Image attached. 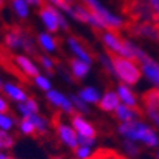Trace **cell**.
<instances>
[{
	"mask_svg": "<svg viewBox=\"0 0 159 159\" xmlns=\"http://www.w3.org/2000/svg\"><path fill=\"white\" fill-rule=\"evenodd\" d=\"M37 64H39L41 73L47 74L50 77H53L57 73V63H56V60L53 58V56H50V54L39 53V56H37Z\"/></svg>",
	"mask_w": 159,
	"mask_h": 159,
	"instance_id": "cell-20",
	"label": "cell"
},
{
	"mask_svg": "<svg viewBox=\"0 0 159 159\" xmlns=\"http://www.w3.org/2000/svg\"><path fill=\"white\" fill-rule=\"evenodd\" d=\"M19 119L10 112H0V131H6V132H13L17 128Z\"/></svg>",
	"mask_w": 159,
	"mask_h": 159,
	"instance_id": "cell-26",
	"label": "cell"
},
{
	"mask_svg": "<svg viewBox=\"0 0 159 159\" xmlns=\"http://www.w3.org/2000/svg\"><path fill=\"white\" fill-rule=\"evenodd\" d=\"M54 132H56L58 142L63 146H66L67 149L74 151L78 146V135H77V132L74 131V128L70 122L58 119L54 124Z\"/></svg>",
	"mask_w": 159,
	"mask_h": 159,
	"instance_id": "cell-9",
	"label": "cell"
},
{
	"mask_svg": "<svg viewBox=\"0 0 159 159\" xmlns=\"http://www.w3.org/2000/svg\"><path fill=\"white\" fill-rule=\"evenodd\" d=\"M116 131H118L119 135L124 136L128 141L142 142L143 145L151 146V148H156L159 143V139L156 136L155 131L152 128H149L148 125H145L143 122H139V121L119 124Z\"/></svg>",
	"mask_w": 159,
	"mask_h": 159,
	"instance_id": "cell-3",
	"label": "cell"
},
{
	"mask_svg": "<svg viewBox=\"0 0 159 159\" xmlns=\"http://www.w3.org/2000/svg\"><path fill=\"white\" fill-rule=\"evenodd\" d=\"M66 44H67V48H68L70 54L73 56V58H78V60H81V61L93 64L94 58H93V56H91V53H89L88 50H87V47L84 46L77 37L68 36L66 39Z\"/></svg>",
	"mask_w": 159,
	"mask_h": 159,
	"instance_id": "cell-14",
	"label": "cell"
},
{
	"mask_svg": "<svg viewBox=\"0 0 159 159\" xmlns=\"http://www.w3.org/2000/svg\"><path fill=\"white\" fill-rule=\"evenodd\" d=\"M135 61L139 64L142 73L159 88V64L155 60L151 58L148 54L143 53L138 46L135 48Z\"/></svg>",
	"mask_w": 159,
	"mask_h": 159,
	"instance_id": "cell-10",
	"label": "cell"
},
{
	"mask_svg": "<svg viewBox=\"0 0 159 159\" xmlns=\"http://www.w3.org/2000/svg\"><path fill=\"white\" fill-rule=\"evenodd\" d=\"M36 43H37V48L41 50V53L44 54H50L51 56V54L57 53V50H58V40H57V37L54 34L46 31V30L37 33Z\"/></svg>",
	"mask_w": 159,
	"mask_h": 159,
	"instance_id": "cell-15",
	"label": "cell"
},
{
	"mask_svg": "<svg viewBox=\"0 0 159 159\" xmlns=\"http://www.w3.org/2000/svg\"><path fill=\"white\" fill-rule=\"evenodd\" d=\"M4 3H6V0H0V9L4 6Z\"/></svg>",
	"mask_w": 159,
	"mask_h": 159,
	"instance_id": "cell-39",
	"label": "cell"
},
{
	"mask_svg": "<svg viewBox=\"0 0 159 159\" xmlns=\"http://www.w3.org/2000/svg\"><path fill=\"white\" fill-rule=\"evenodd\" d=\"M128 33L136 37H143L159 43V23H131L128 21L125 26Z\"/></svg>",
	"mask_w": 159,
	"mask_h": 159,
	"instance_id": "cell-11",
	"label": "cell"
},
{
	"mask_svg": "<svg viewBox=\"0 0 159 159\" xmlns=\"http://www.w3.org/2000/svg\"><path fill=\"white\" fill-rule=\"evenodd\" d=\"M16 112L19 118H30V116L40 114V104L36 98L29 97L26 101L16 105Z\"/></svg>",
	"mask_w": 159,
	"mask_h": 159,
	"instance_id": "cell-17",
	"label": "cell"
},
{
	"mask_svg": "<svg viewBox=\"0 0 159 159\" xmlns=\"http://www.w3.org/2000/svg\"><path fill=\"white\" fill-rule=\"evenodd\" d=\"M67 68H68L70 74L73 75V78L75 80V81H81V80L87 78V75L89 74V71H91V64L71 57L68 61V67H67Z\"/></svg>",
	"mask_w": 159,
	"mask_h": 159,
	"instance_id": "cell-16",
	"label": "cell"
},
{
	"mask_svg": "<svg viewBox=\"0 0 159 159\" xmlns=\"http://www.w3.org/2000/svg\"><path fill=\"white\" fill-rule=\"evenodd\" d=\"M39 19L44 30L51 34H56L58 31H68L70 29L68 17L48 3L39 9Z\"/></svg>",
	"mask_w": 159,
	"mask_h": 159,
	"instance_id": "cell-5",
	"label": "cell"
},
{
	"mask_svg": "<svg viewBox=\"0 0 159 159\" xmlns=\"http://www.w3.org/2000/svg\"><path fill=\"white\" fill-rule=\"evenodd\" d=\"M156 156H158V159H159V152H158V153H156Z\"/></svg>",
	"mask_w": 159,
	"mask_h": 159,
	"instance_id": "cell-42",
	"label": "cell"
},
{
	"mask_svg": "<svg viewBox=\"0 0 159 159\" xmlns=\"http://www.w3.org/2000/svg\"><path fill=\"white\" fill-rule=\"evenodd\" d=\"M124 159H125V158H124Z\"/></svg>",
	"mask_w": 159,
	"mask_h": 159,
	"instance_id": "cell-43",
	"label": "cell"
},
{
	"mask_svg": "<svg viewBox=\"0 0 159 159\" xmlns=\"http://www.w3.org/2000/svg\"><path fill=\"white\" fill-rule=\"evenodd\" d=\"M73 152H74V159H93L94 158V152L91 146L78 145Z\"/></svg>",
	"mask_w": 159,
	"mask_h": 159,
	"instance_id": "cell-31",
	"label": "cell"
},
{
	"mask_svg": "<svg viewBox=\"0 0 159 159\" xmlns=\"http://www.w3.org/2000/svg\"><path fill=\"white\" fill-rule=\"evenodd\" d=\"M70 99H71V102H73V107H74V111L77 114H81V115H87L89 111V105H87L84 102L83 99L80 98L77 94H70Z\"/></svg>",
	"mask_w": 159,
	"mask_h": 159,
	"instance_id": "cell-30",
	"label": "cell"
},
{
	"mask_svg": "<svg viewBox=\"0 0 159 159\" xmlns=\"http://www.w3.org/2000/svg\"><path fill=\"white\" fill-rule=\"evenodd\" d=\"M30 119L33 121L37 135L44 136V135H47V134L51 131V126H53V124H51V121H50L47 116L41 115V114H36V115L30 116Z\"/></svg>",
	"mask_w": 159,
	"mask_h": 159,
	"instance_id": "cell-24",
	"label": "cell"
},
{
	"mask_svg": "<svg viewBox=\"0 0 159 159\" xmlns=\"http://www.w3.org/2000/svg\"><path fill=\"white\" fill-rule=\"evenodd\" d=\"M16 129L19 131L20 135H23V136L36 135V128H34V124L30 118H19V122H17Z\"/></svg>",
	"mask_w": 159,
	"mask_h": 159,
	"instance_id": "cell-29",
	"label": "cell"
},
{
	"mask_svg": "<svg viewBox=\"0 0 159 159\" xmlns=\"http://www.w3.org/2000/svg\"><path fill=\"white\" fill-rule=\"evenodd\" d=\"M44 98H46V102L48 104L51 108L56 109V111H60L63 115L71 116L75 114L73 102H71V99H70V95L64 94L63 91H60V89H57V88L50 89L48 93L44 94Z\"/></svg>",
	"mask_w": 159,
	"mask_h": 159,
	"instance_id": "cell-8",
	"label": "cell"
},
{
	"mask_svg": "<svg viewBox=\"0 0 159 159\" xmlns=\"http://www.w3.org/2000/svg\"><path fill=\"white\" fill-rule=\"evenodd\" d=\"M58 74H60V77H63V80H66L67 83H73L74 81L73 75L70 74V71H68L67 67H61V68H58Z\"/></svg>",
	"mask_w": 159,
	"mask_h": 159,
	"instance_id": "cell-34",
	"label": "cell"
},
{
	"mask_svg": "<svg viewBox=\"0 0 159 159\" xmlns=\"http://www.w3.org/2000/svg\"><path fill=\"white\" fill-rule=\"evenodd\" d=\"M109 56H111L114 66V77L119 80L121 84H125L128 87L138 84V81L142 77V70L136 61L121 56H115V54H109Z\"/></svg>",
	"mask_w": 159,
	"mask_h": 159,
	"instance_id": "cell-4",
	"label": "cell"
},
{
	"mask_svg": "<svg viewBox=\"0 0 159 159\" xmlns=\"http://www.w3.org/2000/svg\"><path fill=\"white\" fill-rule=\"evenodd\" d=\"M33 84H34V87H36L37 89L43 91L44 94L48 93L50 89L54 88L53 83H51V77L47 75V74H44V73L37 74V75L33 78Z\"/></svg>",
	"mask_w": 159,
	"mask_h": 159,
	"instance_id": "cell-27",
	"label": "cell"
},
{
	"mask_svg": "<svg viewBox=\"0 0 159 159\" xmlns=\"http://www.w3.org/2000/svg\"><path fill=\"white\" fill-rule=\"evenodd\" d=\"M3 44L7 50L16 51V54L21 53L27 56H39L36 37L20 27L7 30L3 36Z\"/></svg>",
	"mask_w": 159,
	"mask_h": 159,
	"instance_id": "cell-1",
	"label": "cell"
},
{
	"mask_svg": "<svg viewBox=\"0 0 159 159\" xmlns=\"http://www.w3.org/2000/svg\"><path fill=\"white\" fill-rule=\"evenodd\" d=\"M126 21L131 23H158L146 0H128L125 4Z\"/></svg>",
	"mask_w": 159,
	"mask_h": 159,
	"instance_id": "cell-6",
	"label": "cell"
},
{
	"mask_svg": "<svg viewBox=\"0 0 159 159\" xmlns=\"http://www.w3.org/2000/svg\"><path fill=\"white\" fill-rule=\"evenodd\" d=\"M0 159H17L13 155H10L9 152H0Z\"/></svg>",
	"mask_w": 159,
	"mask_h": 159,
	"instance_id": "cell-38",
	"label": "cell"
},
{
	"mask_svg": "<svg viewBox=\"0 0 159 159\" xmlns=\"http://www.w3.org/2000/svg\"><path fill=\"white\" fill-rule=\"evenodd\" d=\"M0 93L9 99V102L11 101L14 105L26 101V99L30 97L29 94H27L26 88H24L23 85H20V84L14 83V81H4L3 87L0 89Z\"/></svg>",
	"mask_w": 159,
	"mask_h": 159,
	"instance_id": "cell-13",
	"label": "cell"
},
{
	"mask_svg": "<svg viewBox=\"0 0 159 159\" xmlns=\"http://www.w3.org/2000/svg\"><path fill=\"white\" fill-rule=\"evenodd\" d=\"M16 145V135L13 132L0 131V152H9Z\"/></svg>",
	"mask_w": 159,
	"mask_h": 159,
	"instance_id": "cell-28",
	"label": "cell"
},
{
	"mask_svg": "<svg viewBox=\"0 0 159 159\" xmlns=\"http://www.w3.org/2000/svg\"><path fill=\"white\" fill-rule=\"evenodd\" d=\"M30 7H34V9H40V7H43L46 4L44 0H24Z\"/></svg>",
	"mask_w": 159,
	"mask_h": 159,
	"instance_id": "cell-37",
	"label": "cell"
},
{
	"mask_svg": "<svg viewBox=\"0 0 159 159\" xmlns=\"http://www.w3.org/2000/svg\"><path fill=\"white\" fill-rule=\"evenodd\" d=\"M142 102L146 109L159 111V88H151L142 94Z\"/></svg>",
	"mask_w": 159,
	"mask_h": 159,
	"instance_id": "cell-25",
	"label": "cell"
},
{
	"mask_svg": "<svg viewBox=\"0 0 159 159\" xmlns=\"http://www.w3.org/2000/svg\"><path fill=\"white\" fill-rule=\"evenodd\" d=\"M3 83H4V81H3V78L0 77V89H2V87H3Z\"/></svg>",
	"mask_w": 159,
	"mask_h": 159,
	"instance_id": "cell-40",
	"label": "cell"
},
{
	"mask_svg": "<svg viewBox=\"0 0 159 159\" xmlns=\"http://www.w3.org/2000/svg\"><path fill=\"white\" fill-rule=\"evenodd\" d=\"M10 9L13 11V14L17 17L19 20L24 21L30 17V13H31V7L24 2V0H10L9 2Z\"/></svg>",
	"mask_w": 159,
	"mask_h": 159,
	"instance_id": "cell-23",
	"label": "cell"
},
{
	"mask_svg": "<svg viewBox=\"0 0 159 159\" xmlns=\"http://www.w3.org/2000/svg\"><path fill=\"white\" fill-rule=\"evenodd\" d=\"M54 159H66V158H64V156H56ZM73 159H74V158H73Z\"/></svg>",
	"mask_w": 159,
	"mask_h": 159,
	"instance_id": "cell-41",
	"label": "cell"
},
{
	"mask_svg": "<svg viewBox=\"0 0 159 159\" xmlns=\"http://www.w3.org/2000/svg\"><path fill=\"white\" fill-rule=\"evenodd\" d=\"M9 109H10L9 99H7L3 94L0 93V112H9Z\"/></svg>",
	"mask_w": 159,
	"mask_h": 159,
	"instance_id": "cell-35",
	"label": "cell"
},
{
	"mask_svg": "<svg viewBox=\"0 0 159 159\" xmlns=\"http://www.w3.org/2000/svg\"><path fill=\"white\" fill-rule=\"evenodd\" d=\"M70 124H71V126L78 135V145L91 146L93 148L97 141V129L85 118V115L75 112L74 115L70 116Z\"/></svg>",
	"mask_w": 159,
	"mask_h": 159,
	"instance_id": "cell-7",
	"label": "cell"
},
{
	"mask_svg": "<svg viewBox=\"0 0 159 159\" xmlns=\"http://www.w3.org/2000/svg\"><path fill=\"white\" fill-rule=\"evenodd\" d=\"M75 94L83 99L87 105H98L99 99H101V94H99V91L95 88V87H91V85H87V87L80 88L78 93H75Z\"/></svg>",
	"mask_w": 159,
	"mask_h": 159,
	"instance_id": "cell-22",
	"label": "cell"
},
{
	"mask_svg": "<svg viewBox=\"0 0 159 159\" xmlns=\"http://www.w3.org/2000/svg\"><path fill=\"white\" fill-rule=\"evenodd\" d=\"M121 104L118 95H116L115 91L112 89H108L101 95V99L98 102V108L102 109L104 112H115V109L118 108V105Z\"/></svg>",
	"mask_w": 159,
	"mask_h": 159,
	"instance_id": "cell-18",
	"label": "cell"
},
{
	"mask_svg": "<svg viewBox=\"0 0 159 159\" xmlns=\"http://www.w3.org/2000/svg\"><path fill=\"white\" fill-rule=\"evenodd\" d=\"M98 61L99 64L102 66V68L105 70L107 73L109 74V75L114 77V66H112V60H111V56H109V53H102L98 56Z\"/></svg>",
	"mask_w": 159,
	"mask_h": 159,
	"instance_id": "cell-32",
	"label": "cell"
},
{
	"mask_svg": "<svg viewBox=\"0 0 159 159\" xmlns=\"http://www.w3.org/2000/svg\"><path fill=\"white\" fill-rule=\"evenodd\" d=\"M115 93H116V95H118L121 104L128 105V107H131V108L138 109V101H136V97H135V94L132 93V89L129 88L128 85H125V84H118Z\"/></svg>",
	"mask_w": 159,
	"mask_h": 159,
	"instance_id": "cell-19",
	"label": "cell"
},
{
	"mask_svg": "<svg viewBox=\"0 0 159 159\" xmlns=\"http://www.w3.org/2000/svg\"><path fill=\"white\" fill-rule=\"evenodd\" d=\"M80 3L84 4L87 9L97 17L99 21L102 31L105 30H112V31H119V30L125 29L126 26V19L121 17L119 14L114 13L104 3H101L99 0H80Z\"/></svg>",
	"mask_w": 159,
	"mask_h": 159,
	"instance_id": "cell-2",
	"label": "cell"
},
{
	"mask_svg": "<svg viewBox=\"0 0 159 159\" xmlns=\"http://www.w3.org/2000/svg\"><path fill=\"white\" fill-rule=\"evenodd\" d=\"M122 146H124V151H125V155L129 156V158H135V156H138L139 152H141V149L136 146V142H134V141L125 139Z\"/></svg>",
	"mask_w": 159,
	"mask_h": 159,
	"instance_id": "cell-33",
	"label": "cell"
},
{
	"mask_svg": "<svg viewBox=\"0 0 159 159\" xmlns=\"http://www.w3.org/2000/svg\"><path fill=\"white\" fill-rule=\"evenodd\" d=\"M146 2H148L149 7L153 11V14H155L156 20H158V23H159V0H146Z\"/></svg>",
	"mask_w": 159,
	"mask_h": 159,
	"instance_id": "cell-36",
	"label": "cell"
},
{
	"mask_svg": "<svg viewBox=\"0 0 159 159\" xmlns=\"http://www.w3.org/2000/svg\"><path fill=\"white\" fill-rule=\"evenodd\" d=\"M13 63H14V67H16L24 77H29V78H31V80H33L37 74L41 73V70H40L39 64H37V60H33L30 56H27V54H21V53L14 54Z\"/></svg>",
	"mask_w": 159,
	"mask_h": 159,
	"instance_id": "cell-12",
	"label": "cell"
},
{
	"mask_svg": "<svg viewBox=\"0 0 159 159\" xmlns=\"http://www.w3.org/2000/svg\"><path fill=\"white\" fill-rule=\"evenodd\" d=\"M114 114H115L116 119H118L121 124L132 122V121H136V116L141 115V109H135L128 105H124V104H119Z\"/></svg>",
	"mask_w": 159,
	"mask_h": 159,
	"instance_id": "cell-21",
	"label": "cell"
}]
</instances>
